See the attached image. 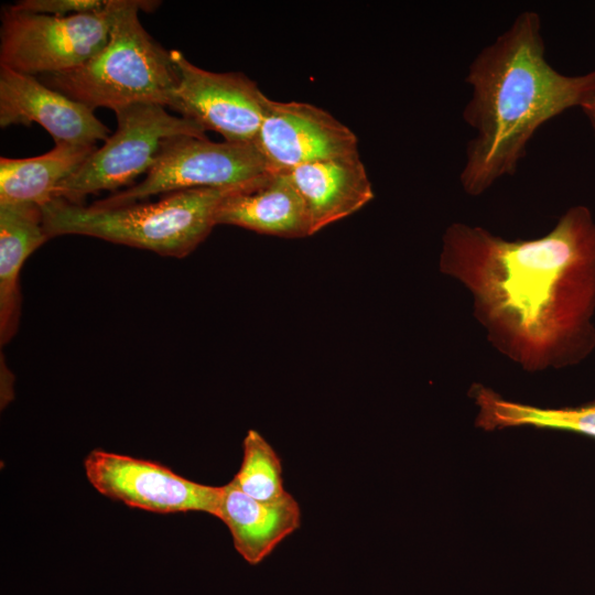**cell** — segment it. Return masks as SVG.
<instances>
[{"mask_svg":"<svg viewBox=\"0 0 595 595\" xmlns=\"http://www.w3.org/2000/svg\"><path fill=\"white\" fill-rule=\"evenodd\" d=\"M440 271L469 293L488 340L531 372L580 364L595 349V218L567 208L533 239L508 240L453 223Z\"/></svg>","mask_w":595,"mask_h":595,"instance_id":"obj_1","label":"cell"},{"mask_svg":"<svg viewBox=\"0 0 595 595\" xmlns=\"http://www.w3.org/2000/svg\"><path fill=\"white\" fill-rule=\"evenodd\" d=\"M470 98L464 121L475 131L459 174L464 192L478 196L512 175L539 128L595 97V69L565 75L548 62L541 19L519 13L480 50L465 78Z\"/></svg>","mask_w":595,"mask_h":595,"instance_id":"obj_2","label":"cell"},{"mask_svg":"<svg viewBox=\"0 0 595 595\" xmlns=\"http://www.w3.org/2000/svg\"><path fill=\"white\" fill-rule=\"evenodd\" d=\"M160 2L120 0L105 47L71 71L39 79L68 98L116 111L133 104L172 107L177 73L171 51L142 26L139 11H153Z\"/></svg>","mask_w":595,"mask_h":595,"instance_id":"obj_3","label":"cell"},{"mask_svg":"<svg viewBox=\"0 0 595 595\" xmlns=\"http://www.w3.org/2000/svg\"><path fill=\"white\" fill-rule=\"evenodd\" d=\"M240 185L177 191L156 202L111 208L54 198L41 207L43 225L50 238L84 235L183 258L209 235L221 201Z\"/></svg>","mask_w":595,"mask_h":595,"instance_id":"obj_4","label":"cell"},{"mask_svg":"<svg viewBox=\"0 0 595 595\" xmlns=\"http://www.w3.org/2000/svg\"><path fill=\"white\" fill-rule=\"evenodd\" d=\"M115 113L116 131L58 185L54 198L83 205L90 194L116 191L148 173L164 140L180 136L207 138L197 123L172 116L158 104H133Z\"/></svg>","mask_w":595,"mask_h":595,"instance_id":"obj_5","label":"cell"},{"mask_svg":"<svg viewBox=\"0 0 595 595\" xmlns=\"http://www.w3.org/2000/svg\"><path fill=\"white\" fill-rule=\"evenodd\" d=\"M120 0L101 12L54 17L8 6L1 12L0 66L42 76L74 69L107 44Z\"/></svg>","mask_w":595,"mask_h":595,"instance_id":"obj_6","label":"cell"},{"mask_svg":"<svg viewBox=\"0 0 595 595\" xmlns=\"http://www.w3.org/2000/svg\"><path fill=\"white\" fill-rule=\"evenodd\" d=\"M271 172L255 144L213 142L180 136L162 142L145 178L94 203L101 208L134 204L161 193L201 187H227Z\"/></svg>","mask_w":595,"mask_h":595,"instance_id":"obj_7","label":"cell"},{"mask_svg":"<svg viewBox=\"0 0 595 595\" xmlns=\"http://www.w3.org/2000/svg\"><path fill=\"white\" fill-rule=\"evenodd\" d=\"M84 468L98 493L129 507L218 516L223 486L190 480L159 463L97 448L86 456Z\"/></svg>","mask_w":595,"mask_h":595,"instance_id":"obj_8","label":"cell"},{"mask_svg":"<svg viewBox=\"0 0 595 595\" xmlns=\"http://www.w3.org/2000/svg\"><path fill=\"white\" fill-rule=\"evenodd\" d=\"M177 85L171 109L225 141L253 144L270 99L241 73H214L171 51Z\"/></svg>","mask_w":595,"mask_h":595,"instance_id":"obj_9","label":"cell"},{"mask_svg":"<svg viewBox=\"0 0 595 595\" xmlns=\"http://www.w3.org/2000/svg\"><path fill=\"white\" fill-rule=\"evenodd\" d=\"M273 172L358 155V139L326 110L309 102L269 101L253 142Z\"/></svg>","mask_w":595,"mask_h":595,"instance_id":"obj_10","label":"cell"},{"mask_svg":"<svg viewBox=\"0 0 595 595\" xmlns=\"http://www.w3.org/2000/svg\"><path fill=\"white\" fill-rule=\"evenodd\" d=\"M36 122L55 143L96 144L109 129L87 106L52 89L39 77L0 66V127Z\"/></svg>","mask_w":595,"mask_h":595,"instance_id":"obj_11","label":"cell"},{"mask_svg":"<svg viewBox=\"0 0 595 595\" xmlns=\"http://www.w3.org/2000/svg\"><path fill=\"white\" fill-rule=\"evenodd\" d=\"M216 225L288 238L310 236L303 201L288 172H269L238 186L220 203Z\"/></svg>","mask_w":595,"mask_h":595,"instance_id":"obj_12","label":"cell"},{"mask_svg":"<svg viewBox=\"0 0 595 595\" xmlns=\"http://www.w3.org/2000/svg\"><path fill=\"white\" fill-rule=\"evenodd\" d=\"M288 174L303 201L310 236L358 212L375 196L359 154L303 164Z\"/></svg>","mask_w":595,"mask_h":595,"instance_id":"obj_13","label":"cell"},{"mask_svg":"<svg viewBox=\"0 0 595 595\" xmlns=\"http://www.w3.org/2000/svg\"><path fill=\"white\" fill-rule=\"evenodd\" d=\"M217 518L227 526L236 551L256 565L300 528L301 509L291 494L279 501L263 502L230 480L223 486Z\"/></svg>","mask_w":595,"mask_h":595,"instance_id":"obj_14","label":"cell"},{"mask_svg":"<svg viewBox=\"0 0 595 595\" xmlns=\"http://www.w3.org/2000/svg\"><path fill=\"white\" fill-rule=\"evenodd\" d=\"M50 237L42 208L29 203H0V340L14 335L20 317L19 275L28 257Z\"/></svg>","mask_w":595,"mask_h":595,"instance_id":"obj_15","label":"cell"},{"mask_svg":"<svg viewBox=\"0 0 595 595\" xmlns=\"http://www.w3.org/2000/svg\"><path fill=\"white\" fill-rule=\"evenodd\" d=\"M96 144L55 143L39 156L0 158V203L43 206L54 199L58 185L94 153Z\"/></svg>","mask_w":595,"mask_h":595,"instance_id":"obj_16","label":"cell"},{"mask_svg":"<svg viewBox=\"0 0 595 595\" xmlns=\"http://www.w3.org/2000/svg\"><path fill=\"white\" fill-rule=\"evenodd\" d=\"M469 396L478 408L475 424L484 431L532 426L595 439V399L577 407L542 408L506 399L478 383L472 386Z\"/></svg>","mask_w":595,"mask_h":595,"instance_id":"obj_17","label":"cell"},{"mask_svg":"<svg viewBox=\"0 0 595 595\" xmlns=\"http://www.w3.org/2000/svg\"><path fill=\"white\" fill-rule=\"evenodd\" d=\"M249 497L274 502L286 498L282 464L270 443L256 430H249L242 442V461L231 479Z\"/></svg>","mask_w":595,"mask_h":595,"instance_id":"obj_18","label":"cell"},{"mask_svg":"<svg viewBox=\"0 0 595 595\" xmlns=\"http://www.w3.org/2000/svg\"><path fill=\"white\" fill-rule=\"evenodd\" d=\"M13 6L26 12L68 17L101 12L107 8L108 0H23Z\"/></svg>","mask_w":595,"mask_h":595,"instance_id":"obj_19","label":"cell"},{"mask_svg":"<svg viewBox=\"0 0 595 595\" xmlns=\"http://www.w3.org/2000/svg\"><path fill=\"white\" fill-rule=\"evenodd\" d=\"M581 109L585 113V116L588 119V122L591 123V127L593 129L594 136H595V97H593L591 100H588L586 104H584Z\"/></svg>","mask_w":595,"mask_h":595,"instance_id":"obj_20","label":"cell"}]
</instances>
